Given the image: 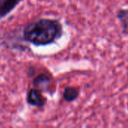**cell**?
Masks as SVG:
<instances>
[{
	"mask_svg": "<svg viewBox=\"0 0 128 128\" xmlns=\"http://www.w3.org/2000/svg\"><path fill=\"white\" fill-rule=\"evenodd\" d=\"M63 34L61 23L54 19L43 18L27 24L23 30L26 42L35 46H46L54 43Z\"/></svg>",
	"mask_w": 128,
	"mask_h": 128,
	"instance_id": "1",
	"label": "cell"
},
{
	"mask_svg": "<svg viewBox=\"0 0 128 128\" xmlns=\"http://www.w3.org/2000/svg\"><path fill=\"white\" fill-rule=\"evenodd\" d=\"M26 101L32 106L41 108L46 104L47 99L43 96L42 92L36 88L29 90L26 95Z\"/></svg>",
	"mask_w": 128,
	"mask_h": 128,
	"instance_id": "2",
	"label": "cell"
},
{
	"mask_svg": "<svg viewBox=\"0 0 128 128\" xmlns=\"http://www.w3.org/2000/svg\"><path fill=\"white\" fill-rule=\"evenodd\" d=\"M23 0H0V20L5 18Z\"/></svg>",
	"mask_w": 128,
	"mask_h": 128,
	"instance_id": "3",
	"label": "cell"
},
{
	"mask_svg": "<svg viewBox=\"0 0 128 128\" xmlns=\"http://www.w3.org/2000/svg\"><path fill=\"white\" fill-rule=\"evenodd\" d=\"M51 81V78L48 75L45 74H41L35 78L33 81V84L35 86V88L40 90L41 92L44 90L48 91L49 88Z\"/></svg>",
	"mask_w": 128,
	"mask_h": 128,
	"instance_id": "4",
	"label": "cell"
},
{
	"mask_svg": "<svg viewBox=\"0 0 128 128\" xmlns=\"http://www.w3.org/2000/svg\"><path fill=\"white\" fill-rule=\"evenodd\" d=\"M116 16L121 24L122 33L128 36V8L119 9Z\"/></svg>",
	"mask_w": 128,
	"mask_h": 128,
	"instance_id": "5",
	"label": "cell"
},
{
	"mask_svg": "<svg viewBox=\"0 0 128 128\" xmlns=\"http://www.w3.org/2000/svg\"><path fill=\"white\" fill-rule=\"evenodd\" d=\"M79 96V90L74 87H66L63 94V99L68 102L71 103L75 101Z\"/></svg>",
	"mask_w": 128,
	"mask_h": 128,
	"instance_id": "6",
	"label": "cell"
}]
</instances>
